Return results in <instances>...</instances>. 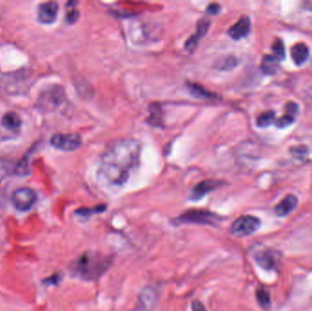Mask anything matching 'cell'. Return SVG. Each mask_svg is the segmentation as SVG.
I'll use <instances>...</instances> for the list:
<instances>
[{"label": "cell", "instance_id": "cell-11", "mask_svg": "<svg viewBox=\"0 0 312 311\" xmlns=\"http://www.w3.org/2000/svg\"><path fill=\"white\" fill-rule=\"evenodd\" d=\"M223 184L221 181H217V180H205L198 184H196L195 186V188L193 189L192 194L190 198L192 200H199L201 198H203L204 195L209 194L211 192L218 189Z\"/></svg>", "mask_w": 312, "mask_h": 311}, {"label": "cell", "instance_id": "cell-32", "mask_svg": "<svg viewBox=\"0 0 312 311\" xmlns=\"http://www.w3.org/2000/svg\"><path fill=\"white\" fill-rule=\"evenodd\" d=\"M60 280V275L55 274L52 276H50L49 278L48 279H45L44 280V283H48V284H50V285H52V284H57L59 281Z\"/></svg>", "mask_w": 312, "mask_h": 311}, {"label": "cell", "instance_id": "cell-20", "mask_svg": "<svg viewBox=\"0 0 312 311\" xmlns=\"http://www.w3.org/2000/svg\"><path fill=\"white\" fill-rule=\"evenodd\" d=\"M256 296H257V299H258V302L259 303V305L261 306L263 309H269L270 307V294L268 293V291L263 288V287H260L258 288L256 292Z\"/></svg>", "mask_w": 312, "mask_h": 311}, {"label": "cell", "instance_id": "cell-30", "mask_svg": "<svg viewBox=\"0 0 312 311\" xmlns=\"http://www.w3.org/2000/svg\"><path fill=\"white\" fill-rule=\"evenodd\" d=\"M221 10V6L219 4L217 3H212L209 6H207L206 8V13L208 15H216L218 13L220 12Z\"/></svg>", "mask_w": 312, "mask_h": 311}, {"label": "cell", "instance_id": "cell-14", "mask_svg": "<svg viewBox=\"0 0 312 311\" xmlns=\"http://www.w3.org/2000/svg\"><path fill=\"white\" fill-rule=\"evenodd\" d=\"M298 205V198L293 195H288L279 202L275 207V213L278 216L288 215L294 210Z\"/></svg>", "mask_w": 312, "mask_h": 311}, {"label": "cell", "instance_id": "cell-5", "mask_svg": "<svg viewBox=\"0 0 312 311\" xmlns=\"http://www.w3.org/2000/svg\"><path fill=\"white\" fill-rule=\"evenodd\" d=\"M260 227V220L253 215H242L231 226V233L238 238L250 236Z\"/></svg>", "mask_w": 312, "mask_h": 311}, {"label": "cell", "instance_id": "cell-12", "mask_svg": "<svg viewBox=\"0 0 312 311\" xmlns=\"http://www.w3.org/2000/svg\"><path fill=\"white\" fill-rule=\"evenodd\" d=\"M251 30V22L248 17H242L235 24L228 30V35L234 40L246 37Z\"/></svg>", "mask_w": 312, "mask_h": 311}, {"label": "cell", "instance_id": "cell-23", "mask_svg": "<svg viewBox=\"0 0 312 311\" xmlns=\"http://www.w3.org/2000/svg\"><path fill=\"white\" fill-rule=\"evenodd\" d=\"M295 121V116L286 113L285 115L280 117L278 120L276 121V125L278 128H286L292 124Z\"/></svg>", "mask_w": 312, "mask_h": 311}, {"label": "cell", "instance_id": "cell-3", "mask_svg": "<svg viewBox=\"0 0 312 311\" xmlns=\"http://www.w3.org/2000/svg\"><path fill=\"white\" fill-rule=\"evenodd\" d=\"M221 221L218 214L203 209H191L186 211L174 220L176 225L184 224H196L204 226H216Z\"/></svg>", "mask_w": 312, "mask_h": 311}, {"label": "cell", "instance_id": "cell-19", "mask_svg": "<svg viewBox=\"0 0 312 311\" xmlns=\"http://www.w3.org/2000/svg\"><path fill=\"white\" fill-rule=\"evenodd\" d=\"M275 121H276L275 112L272 110H269V111H265L258 117L257 125L260 128H265L271 125L273 122H275Z\"/></svg>", "mask_w": 312, "mask_h": 311}, {"label": "cell", "instance_id": "cell-10", "mask_svg": "<svg viewBox=\"0 0 312 311\" xmlns=\"http://www.w3.org/2000/svg\"><path fill=\"white\" fill-rule=\"evenodd\" d=\"M59 12V5L56 2H45L39 6L38 19L43 24L53 23Z\"/></svg>", "mask_w": 312, "mask_h": 311}, {"label": "cell", "instance_id": "cell-4", "mask_svg": "<svg viewBox=\"0 0 312 311\" xmlns=\"http://www.w3.org/2000/svg\"><path fill=\"white\" fill-rule=\"evenodd\" d=\"M65 101V92L62 87L53 85L45 90L38 101V107L45 111L59 108Z\"/></svg>", "mask_w": 312, "mask_h": 311}, {"label": "cell", "instance_id": "cell-26", "mask_svg": "<svg viewBox=\"0 0 312 311\" xmlns=\"http://www.w3.org/2000/svg\"><path fill=\"white\" fill-rule=\"evenodd\" d=\"M9 164L3 160H0V181L9 173Z\"/></svg>", "mask_w": 312, "mask_h": 311}, {"label": "cell", "instance_id": "cell-22", "mask_svg": "<svg viewBox=\"0 0 312 311\" xmlns=\"http://www.w3.org/2000/svg\"><path fill=\"white\" fill-rule=\"evenodd\" d=\"M106 210V206L105 205H101V206H97L91 208H80L76 211V214L80 216H90L92 214H100Z\"/></svg>", "mask_w": 312, "mask_h": 311}, {"label": "cell", "instance_id": "cell-28", "mask_svg": "<svg viewBox=\"0 0 312 311\" xmlns=\"http://www.w3.org/2000/svg\"><path fill=\"white\" fill-rule=\"evenodd\" d=\"M285 109H286V113L296 117L297 113H298V110H299V106L295 104V103L290 102V103H288V104L286 105Z\"/></svg>", "mask_w": 312, "mask_h": 311}, {"label": "cell", "instance_id": "cell-24", "mask_svg": "<svg viewBox=\"0 0 312 311\" xmlns=\"http://www.w3.org/2000/svg\"><path fill=\"white\" fill-rule=\"evenodd\" d=\"M78 18H79V13L77 9L72 8V10H70L67 13L66 21L68 24H74L75 22H77Z\"/></svg>", "mask_w": 312, "mask_h": 311}, {"label": "cell", "instance_id": "cell-2", "mask_svg": "<svg viewBox=\"0 0 312 311\" xmlns=\"http://www.w3.org/2000/svg\"><path fill=\"white\" fill-rule=\"evenodd\" d=\"M113 264V257L100 252H86L73 264L72 271L80 279L96 281L107 272Z\"/></svg>", "mask_w": 312, "mask_h": 311}, {"label": "cell", "instance_id": "cell-21", "mask_svg": "<svg viewBox=\"0 0 312 311\" xmlns=\"http://www.w3.org/2000/svg\"><path fill=\"white\" fill-rule=\"evenodd\" d=\"M272 50H273V56L276 58L277 61H281L285 57V47L283 44L282 40L278 37H276L274 40L272 45Z\"/></svg>", "mask_w": 312, "mask_h": 311}, {"label": "cell", "instance_id": "cell-18", "mask_svg": "<svg viewBox=\"0 0 312 311\" xmlns=\"http://www.w3.org/2000/svg\"><path fill=\"white\" fill-rule=\"evenodd\" d=\"M2 125L9 130L18 129L21 125V119L16 112L9 111L2 118Z\"/></svg>", "mask_w": 312, "mask_h": 311}, {"label": "cell", "instance_id": "cell-13", "mask_svg": "<svg viewBox=\"0 0 312 311\" xmlns=\"http://www.w3.org/2000/svg\"><path fill=\"white\" fill-rule=\"evenodd\" d=\"M254 258L258 266L266 270H271L276 267V258L271 251H258L255 254Z\"/></svg>", "mask_w": 312, "mask_h": 311}, {"label": "cell", "instance_id": "cell-16", "mask_svg": "<svg viewBox=\"0 0 312 311\" xmlns=\"http://www.w3.org/2000/svg\"><path fill=\"white\" fill-rule=\"evenodd\" d=\"M279 68V61H277L273 55H266L262 59L261 69L265 74L272 75L276 73Z\"/></svg>", "mask_w": 312, "mask_h": 311}, {"label": "cell", "instance_id": "cell-27", "mask_svg": "<svg viewBox=\"0 0 312 311\" xmlns=\"http://www.w3.org/2000/svg\"><path fill=\"white\" fill-rule=\"evenodd\" d=\"M290 152L297 157H300L301 155H305L308 153V149L305 145H299V146L292 147L290 149Z\"/></svg>", "mask_w": 312, "mask_h": 311}, {"label": "cell", "instance_id": "cell-1", "mask_svg": "<svg viewBox=\"0 0 312 311\" xmlns=\"http://www.w3.org/2000/svg\"><path fill=\"white\" fill-rule=\"evenodd\" d=\"M141 143L133 139L114 140L103 151L99 173L106 183L120 186L126 183L141 157Z\"/></svg>", "mask_w": 312, "mask_h": 311}, {"label": "cell", "instance_id": "cell-29", "mask_svg": "<svg viewBox=\"0 0 312 311\" xmlns=\"http://www.w3.org/2000/svg\"><path fill=\"white\" fill-rule=\"evenodd\" d=\"M235 65H236L235 58H231V57L226 59L222 64H221L223 69H230L234 68Z\"/></svg>", "mask_w": 312, "mask_h": 311}, {"label": "cell", "instance_id": "cell-17", "mask_svg": "<svg viewBox=\"0 0 312 311\" xmlns=\"http://www.w3.org/2000/svg\"><path fill=\"white\" fill-rule=\"evenodd\" d=\"M188 90L190 91V93L195 97L200 98V99H207V100H216V94L208 92L204 89V87L195 84V83H189L188 84Z\"/></svg>", "mask_w": 312, "mask_h": 311}, {"label": "cell", "instance_id": "cell-8", "mask_svg": "<svg viewBox=\"0 0 312 311\" xmlns=\"http://www.w3.org/2000/svg\"><path fill=\"white\" fill-rule=\"evenodd\" d=\"M157 300V293L154 287H147L143 289L139 296L137 304L132 311H152Z\"/></svg>", "mask_w": 312, "mask_h": 311}, {"label": "cell", "instance_id": "cell-6", "mask_svg": "<svg viewBox=\"0 0 312 311\" xmlns=\"http://www.w3.org/2000/svg\"><path fill=\"white\" fill-rule=\"evenodd\" d=\"M52 146L65 152L77 150L81 145V137L77 134H56L50 139Z\"/></svg>", "mask_w": 312, "mask_h": 311}, {"label": "cell", "instance_id": "cell-15", "mask_svg": "<svg viewBox=\"0 0 312 311\" xmlns=\"http://www.w3.org/2000/svg\"><path fill=\"white\" fill-rule=\"evenodd\" d=\"M291 58L296 65H302L310 56V50L304 43H297L291 48Z\"/></svg>", "mask_w": 312, "mask_h": 311}, {"label": "cell", "instance_id": "cell-9", "mask_svg": "<svg viewBox=\"0 0 312 311\" xmlns=\"http://www.w3.org/2000/svg\"><path fill=\"white\" fill-rule=\"evenodd\" d=\"M210 28V20L206 19H200L197 23L195 33L186 40L185 48L188 52H194L198 46V43L205 36Z\"/></svg>", "mask_w": 312, "mask_h": 311}, {"label": "cell", "instance_id": "cell-25", "mask_svg": "<svg viewBox=\"0 0 312 311\" xmlns=\"http://www.w3.org/2000/svg\"><path fill=\"white\" fill-rule=\"evenodd\" d=\"M158 105H156V109H153L152 110V114L149 118V122L151 123H154V125H159L161 122H162V119L161 117H159V111L160 109L157 108Z\"/></svg>", "mask_w": 312, "mask_h": 311}, {"label": "cell", "instance_id": "cell-31", "mask_svg": "<svg viewBox=\"0 0 312 311\" xmlns=\"http://www.w3.org/2000/svg\"><path fill=\"white\" fill-rule=\"evenodd\" d=\"M192 311H206V310L202 302L195 300L192 303Z\"/></svg>", "mask_w": 312, "mask_h": 311}, {"label": "cell", "instance_id": "cell-7", "mask_svg": "<svg viewBox=\"0 0 312 311\" xmlns=\"http://www.w3.org/2000/svg\"><path fill=\"white\" fill-rule=\"evenodd\" d=\"M37 200L36 193L30 188L23 187L17 189L12 195L13 205L18 211L26 212L30 210Z\"/></svg>", "mask_w": 312, "mask_h": 311}]
</instances>
